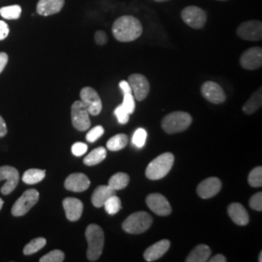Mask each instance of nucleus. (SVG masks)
Segmentation results:
<instances>
[{
  "mask_svg": "<svg viewBox=\"0 0 262 262\" xmlns=\"http://www.w3.org/2000/svg\"><path fill=\"white\" fill-rule=\"evenodd\" d=\"M219 1H227V0H219Z\"/></svg>",
  "mask_w": 262,
  "mask_h": 262,
  "instance_id": "nucleus-48",
  "label": "nucleus"
},
{
  "mask_svg": "<svg viewBox=\"0 0 262 262\" xmlns=\"http://www.w3.org/2000/svg\"><path fill=\"white\" fill-rule=\"evenodd\" d=\"M152 224V217L147 212H136L129 215L122 224V229L129 234L146 232Z\"/></svg>",
  "mask_w": 262,
  "mask_h": 262,
  "instance_id": "nucleus-5",
  "label": "nucleus"
},
{
  "mask_svg": "<svg viewBox=\"0 0 262 262\" xmlns=\"http://www.w3.org/2000/svg\"><path fill=\"white\" fill-rule=\"evenodd\" d=\"M181 18L188 27L194 29L204 28L207 21L206 12L197 6H187L182 11Z\"/></svg>",
  "mask_w": 262,
  "mask_h": 262,
  "instance_id": "nucleus-7",
  "label": "nucleus"
},
{
  "mask_svg": "<svg viewBox=\"0 0 262 262\" xmlns=\"http://www.w3.org/2000/svg\"><path fill=\"white\" fill-rule=\"evenodd\" d=\"M236 33L243 40L260 41L262 38V23L260 20L244 21L237 28Z\"/></svg>",
  "mask_w": 262,
  "mask_h": 262,
  "instance_id": "nucleus-10",
  "label": "nucleus"
},
{
  "mask_svg": "<svg viewBox=\"0 0 262 262\" xmlns=\"http://www.w3.org/2000/svg\"><path fill=\"white\" fill-rule=\"evenodd\" d=\"M64 0H39L36 6V12L40 16L48 17L59 13L63 6Z\"/></svg>",
  "mask_w": 262,
  "mask_h": 262,
  "instance_id": "nucleus-19",
  "label": "nucleus"
},
{
  "mask_svg": "<svg viewBox=\"0 0 262 262\" xmlns=\"http://www.w3.org/2000/svg\"><path fill=\"white\" fill-rule=\"evenodd\" d=\"M250 206L253 210L261 212L262 211V193L257 192L253 194L252 198L250 199Z\"/></svg>",
  "mask_w": 262,
  "mask_h": 262,
  "instance_id": "nucleus-38",
  "label": "nucleus"
},
{
  "mask_svg": "<svg viewBox=\"0 0 262 262\" xmlns=\"http://www.w3.org/2000/svg\"><path fill=\"white\" fill-rule=\"evenodd\" d=\"M156 2H165V1H169V0H154Z\"/></svg>",
  "mask_w": 262,
  "mask_h": 262,
  "instance_id": "nucleus-47",
  "label": "nucleus"
},
{
  "mask_svg": "<svg viewBox=\"0 0 262 262\" xmlns=\"http://www.w3.org/2000/svg\"><path fill=\"white\" fill-rule=\"evenodd\" d=\"M169 248H170V241L169 240L164 239V240L159 241V242L151 245L145 251L144 258H145L146 261H156L167 253Z\"/></svg>",
  "mask_w": 262,
  "mask_h": 262,
  "instance_id": "nucleus-20",
  "label": "nucleus"
},
{
  "mask_svg": "<svg viewBox=\"0 0 262 262\" xmlns=\"http://www.w3.org/2000/svg\"><path fill=\"white\" fill-rule=\"evenodd\" d=\"M71 150L75 157H82L88 150V145L82 142H77L72 146Z\"/></svg>",
  "mask_w": 262,
  "mask_h": 262,
  "instance_id": "nucleus-39",
  "label": "nucleus"
},
{
  "mask_svg": "<svg viewBox=\"0 0 262 262\" xmlns=\"http://www.w3.org/2000/svg\"><path fill=\"white\" fill-rule=\"evenodd\" d=\"M8 55L6 53H0V73L4 70V68L8 63Z\"/></svg>",
  "mask_w": 262,
  "mask_h": 262,
  "instance_id": "nucleus-42",
  "label": "nucleus"
},
{
  "mask_svg": "<svg viewBox=\"0 0 262 262\" xmlns=\"http://www.w3.org/2000/svg\"><path fill=\"white\" fill-rule=\"evenodd\" d=\"M62 205L68 221L77 222L78 220H80L84 210V205L81 200L73 197H68L63 200Z\"/></svg>",
  "mask_w": 262,
  "mask_h": 262,
  "instance_id": "nucleus-18",
  "label": "nucleus"
},
{
  "mask_svg": "<svg viewBox=\"0 0 262 262\" xmlns=\"http://www.w3.org/2000/svg\"><path fill=\"white\" fill-rule=\"evenodd\" d=\"M212 251L209 246L200 244L187 255L186 262H206L211 256Z\"/></svg>",
  "mask_w": 262,
  "mask_h": 262,
  "instance_id": "nucleus-22",
  "label": "nucleus"
},
{
  "mask_svg": "<svg viewBox=\"0 0 262 262\" xmlns=\"http://www.w3.org/2000/svg\"><path fill=\"white\" fill-rule=\"evenodd\" d=\"M146 203L150 210L157 215L165 216L172 212L168 200L160 193H150L146 198Z\"/></svg>",
  "mask_w": 262,
  "mask_h": 262,
  "instance_id": "nucleus-13",
  "label": "nucleus"
},
{
  "mask_svg": "<svg viewBox=\"0 0 262 262\" xmlns=\"http://www.w3.org/2000/svg\"><path fill=\"white\" fill-rule=\"evenodd\" d=\"M227 213L232 220V222L237 225H247L250 222V216L246 208L240 203H232L228 206Z\"/></svg>",
  "mask_w": 262,
  "mask_h": 262,
  "instance_id": "nucleus-21",
  "label": "nucleus"
},
{
  "mask_svg": "<svg viewBox=\"0 0 262 262\" xmlns=\"http://www.w3.org/2000/svg\"><path fill=\"white\" fill-rule=\"evenodd\" d=\"M262 105V94L261 89H259L258 91H256L254 94L250 97V99L246 102L243 106V111L251 115L254 112H256Z\"/></svg>",
  "mask_w": 262,
  "mask_h": 262,
  "instance_id": "nucleus-25",
  "label": "nucleus"
},
{
  "mask_svg": "<svg viewBox=\"0 0 262 262\" xmlns=\"http://www.w3.org/2000/svg\"><path fill=\"white\" fill-rule=\"evenodd\" d=\"M222 189V182L219 178H211L203 180L197 187L198 195L203 199H209L215 196Z\"/></svg>",
  "mask_w": 262,
  "mask_h": 262,
  "instance_id": "nucleus-16",
  "label": "nucleus"
},
{
  "mask_svg": "<svg viewBox=\"0 0 262 262\" xmlns=\"http://www.w3.org/2000/svg\"><path fill=\"white\" fill-rule=\"evenodd\" d=\"M9 26L5 21L0 20V41L4 40L5 38L7 37L9 35Z\"/></svg>",
  "mask_w": 262,
  "mask_h": 262,
  "instance_id": "nucleus-41",
  "label": "nucleus"
},
{
  "mask_svg": "<svg viewBox=\"0 0 262 262\" xmlns=\"http://www.w3.org/2000/svg\"><path fill=\"white\" fill-rule=\"evenodd\" d=\"M46 176V171L41 169H29L24 173L23 181L28 185H34L40 183Z\"/></svg>",
  "mask_w": 262,
  "mask_h": 262,
  "instance_id": "nucleus-28",
  "label": "nucleus"
},
{
  "mask_svg": "<svg viewBox=\"0 0 262 262\" xmlns=\"http://www.w3.org/2000/svg\"><path fill=\"white\" fill-rule=\"evenodd\" d=\"M21 15L19 5H10L0 8V16L5 19H18Z\"/></svg>",
  "mask_w": 262,
  "mask_h": 262,
  "instance_id": "nucleus-30",
  "label": "nucleus"
},
{
  "mask_svg": "<svg viewBox=\"0 0 262 262\" xmlns=\"http://www.w3.org/2000/svg\"><path fill=\"white\" fill-rule=\"evenodd\" d=\"M71 121L77 130H88L91 126L90 113L81 100L75 101L71 107Z\"/></svg>",
  "mask_w": 262,
  "mask_h": 262,
  "instance_id": "nucleus-8",
  "label": "nucleus"
},
{
  "mask_svg": "<svg viewBox=\"0 0 262 262\" xmlns=\"http://www.w3.org/2000/svg\"><path fill=\"white\" fill-rule=\"evenodd\" d=\"M240 64L247 70H255L262 66V49L253 47L244 52L240 57Z\"/></svg>",
  "mask_w": 262,
  "mask_h": 262,
  "instance_id": "nucleus-15",
  "label": "nucleus"
},
{
  "mask_svg": "<svg viewBox=\"0 0 262 262\" xmlns=\"http://www.w3.org/2000/svg\"><path fill=\"white\" fill-rule=\"evenodd\" d=\"M64 253L60 250H54L40 258V262H62L64 260Z\"/></svg>",
  "mask_w": 262,
  "mask_h": 262,
  "instance_id": "nucleus-35",
  "label": "nucleus"
},
{
  "mask_svg": "<svg viewBox=\"0 0 262 262\" xmlns=\"http://www.w3.org/2000/svg\"><path fill=\"white\" fill-rule=\"evenodd\" d=\"M39 200V192L36 189H28L23 193V195L15 202L12 207V215L15 216L25 215L28 211L34 206Z\"/></svg>",
  "mask_w": 262,
  "mask_h": 262,
  "instance_id": "nucleus-6",
  "label": "nucleus"
},
{
  "mask_svg": "<svg viewBox=\"0 0 262 262\" xmlns=\"http://www.w3.org/2000/svg\"><path fill=\"white\" fill-rule=\"evenodd\" d=\"M80 97L90 115L97 116L100 114L102 110V101L94 89L91 86H84L80 93Z\"/></svg>",
  "mask_w": 262,
  "mask_h": 262,
  "instance_id": "nucleus-9",
  "label": "nucleus"
},
{
  "mask_svg": "<svg viewBox=\"0 0 262 262\" xmlns=\"http://www.w3.org/2000/svg\"><path fill=\"white\" fill-rule=\"evenodd\" d=\"M192 118L186 112H173L165 116L161 122L163 130L168 134H175L187 130L191 124Z\"/></svg>",
  "mask_w": 262,
  "mask_h": 262,
  "instance_id": "nucleus-4",
  "label": "nucleus"
},
{
  "mask_svg": "<svg viewBox=\"0 0 262 262\" xmlns=\"http://www.w3.org/2000/svg\"><path fill=\"white\" fill-rule=\"evenodd\" d=\"M209 261L211 262H226L227 259L224 254H215L212 258H209Z\"/></svg>",
  "mask_w": 262,
  "mask_h": 262,
  "instance_id": "nucleus-44",
  "label": "nucleus"
},
{
  "mask_svg": "<svg viewBox=\"0 0 262 262\" xmlns=\"http://www.w3.org/2000/svg\"><path fill=\"white\" fill-rule=\"evenodd\" d=\"M120 89L122 90L123 94V100L121 104L122 107L131 115L135 110V102H134V96L131 92V88L127 81H122L120 83Z\"/></svg>",
  "mask_w": 262,
  "mask_h": 262,
  "instance_id": "nucleus-24",
  "label": "nucleus"
},
{
  "mask_svg": "<svg viewBox=\"0 0 262 262\" xmlns=\"http://www.w3.org/2000/svg\"><path fill=\"white\" fill-rule=\"evenodd\" d=\"M146 140H147V131L144 128H138L134 132L132 137V143L136 148L138 149L143 148L145 146Z\"/></svg>",
  "mask_w": 262,
  "mask_h": 262,
  "instance_id": "nucleus-34",
  "label": "nucleus"
},
{
  "mask_svg": "<svg viewBox=\"0 0 262 262\" xmlns=\"http://www.w3.org/2000/svg\"><path fill=\"white\" fill-rule=\"evenodd\" d=\"M129 184V176L126 173L119 172L114 174L111 178L109 179L108 186L112 187L114 190H121L124 187H127Z\"/></svg>",
  "mask_w": 262,
  "mask_h": 262,
  "instance_id": "nucleus-27",
  "label": "nucleus"
},
{
  "mask_svg": "<svg viewBox=\"0 0 262 262\" xmlns=\"http://www.w3.org/2000/svg\"><path fill=\"white\" fill-rule=\"evenodd\" d=\"M128 84L131 92L136 100H144L150 93V83L148 79L142 74H132L128 77Z\"/></svg>",
  "mask_w": 262,
  "mask_h": 262,
  "instance_id": "nucleus-11",
  "label": "nucleus"
},
{
  "mask_svg": "<svg viewBox=\"0 0 262 262\" xmlns=\"http://www.w3.org/2000/svg\"><path fill=\"white\" fill-rule=\"evenodd\" d=\"M46 244H47V241L45 238H43V237L35 238L24 248V253L26 255H30V254L37 253L38 251H40L41 249H43L46 246Z\"/></svg>",
  "mask_w": 262,
  "mask_h": 262,
  "instance_id": "nucleus-31",
  "label": "nucleus"
},
{
  "mask_svg": "<svg viewBox=\"0 0 262 262\" xmlns=\"http://www.w3.org/2000/svg\"><path fill=\"white\" fill-rule=\"evenodd\" d=\"M112 32L115 39L119 42H132L142 35L143 26L137 18L124 15L114 21Z\"/></svg>",
  "mask_w": 262,
  "mask_h": 262,
  "instance_id": "nucleus-1",
  "label": "nucleus"
},
{
  "mask_svg": "<svg viewBox=\"0 0 262 262\" xmlns=\"http://www.w3.org/2000/svg\"><path fill=\"white\" fill-rule=\"evenodd\" d=\"M91 186V181L83 173H73L66 178L64 187L74 192H82Z\"/></svg>",
  "mask_w": 262,
  "mask_h": 262,
  "instance_id": "nucleus-17",
  "label": "nucleus"
},
{
  "mask_svg": "<svg viewBox=\"0 0 262 262\" xmlns=\"http://www.w3.org/2000/svg\"><path fill=\"white\" fill-rule=\"evenodd\" d=\"M127 142H128V138L125 134L123 133L117 134L107 142V149L113 151L122 150L123 148L126 147Z\"/></svg>",
  "mask_w": 262,
  "mask_h": 262,
  "instance_id": "nucleus-29",
  "label": "nucleus"
},
{
  "mask_svg": "<svg viewBox=\"0 0 262 262\" xmlns=\"http://www.w3.org/2000/svg\"><path fill=\"white\" fill-rule=\"evenodd\" d=\"M116 190H114L112 187L109 186H99L96 187L92 196V202L94 206L100 208L103 207L104 203L110 196L115 194Z\"/></svg>",
  "mask_w": 262,
  "mask_h": 262,
  "instance_id": "nucleus-23",
  "label": "nucleus"
},
{
  "mask_svg": "<svg viewBox=\"0 0 262 262\" xmlns=\"http://www.w3.org/2000/svg\"><path fill=\"white\" fill-rule=\"evenodd\" d=\"M85 238L89 244L86 256L90 261H96L104 248V232L102 228L97 225H90L85 229Z\"/></svg>",
  "mask_w": 262,
  "mask_h": 262,
  "instance_id": "nucleus-2",
  "label": "nucleus"
},
{
  "mask_svg": "<svg viewBox=\"0 0 262 262\" xmlns=\"http://www.w3.org/2000/svg\"><path fill=\"white\" fill-rule=\"evenodd\" d=\"M5 180V184L1 187V192L4 195L10 194L19 184V171L12 166H1L0 167V182Z\"/></svg>",
  "mask_w": 262,
  "mask_h": 262,
  "instance_id": "nucleus-12",
  "label": "nucleus"
},
{
  "mask_svg": "<svg viewBox=\"0 0 262 262\" xmlns=\"http://www.w3.org/2000/svg\"><path fill=\"white\" fill-rule=\"evenodd\" d=\"M115 115L118 119V122L121 124H126L129 121V114L122 107V105L118 106L115 109Z\"/></svg>",
  "mask_w": 262,
  "mask_h": 262,
  "instance_id": "nucleus-37",
  "label": "nucleus"
},
{
  "mask_svg": "<svg viewBox=\"0 0 262 262\" xmlns=\"http://www.w3.org/2000/svg\"><path fill=\"white\" fill-rule=\"evenodd\" d=\"M3 204H4V201L0 198V210H1V208L3 207Z\"/></svg>",
  "mask_w": 262,
  "mask_h": 262,
  "instance_id": "nucleus-45",
  "label": "nucleus"
},
{
  "mask_svg": "<svg viewBox=\"0 0 262 262\" xmlns=\"http://www.w3.org/2000/svg\"><path fill=\"white\" fill-rule=\"evenodd\" d=\"M249 185L251 187H260L262 186V167L258 166L251 171L248 178Z\"/></svg>",
  "mask_w": 262,
  "mask_h": 262,
  "instance_id": "nucleus-33",
  "label": "nucleus"
},
{
  "mask_svg": "<svg viewBox=\"0 0 262 262\" xmlns=\"http://www.w3.org/2000/svg\"><path fill=\"white\" fill-rule=\"evenodd\" d=\"M201 94L209 102L214 104L224 103L226 99L223 88L212 81H208L202 84Z\"/></svg>",
  "mask_w": 262,
  "mask_h": 262,
  "instance_id": "nucleus-14",
  "label": "nucleus"
},
{
  "mask_svg": "<svg viewBox=\"0 0 262 262\" xmlns=\"http://www.w3.org/2000/svg\"><path fill=\"white\" fill-rule=\"evenodd\" d=\"M258 261H262V252H260V253H259V258H258Z\"/></svg>",
  "mask_w": 262,
  "mask_h": 262,
  "instance_id": "nucleus-46",
  "label": "nucleus"
},
{
  "mask_svg": "<svg viewBox=\"0 0 262 262\" xmlns=\"http://www.w3.org/2000/svg\"><path fill=\"white\" fill-rule=\"evenodd\" d=\"M7 134V125L3 118L0 116V138L4 137Z\"/></svg>",
  "mask_w": 262,
  "mask_h": 262,
  "instance_id": "nucleus-43",
  "label": "nucleus"
},
{
  "mask_svg": "<svg viewBox=\"0 0 262 262\" xmlns=\"http://www.w3.org/2000/svg\"><path fill=\"white\" fill-rule=\"evenodd\" d=\"M94 41L99 46H103L105 44H107L108 36H107L106 32L103 30H97L94 34Z\"/></svg>",
  "mask_w": 262,
  "mask_h": 262,
  "instance_id": "nucleus-40",
  "label": "nucleus"
},
{
  "mask_svg": "<svg viewBox=\"0 0 262 262\" xmlns=\"http://www.w3.org/2000/svg\"><path fill=\"white\" fill-rule=\"evenodd\" d=\"M103 206L109 215H115L122 209V201L116 194H114L106 200Z\"/></svg>",
  "mask_w": 262,
  "mask_h": 262,
  "instance_id": "nucleus-32",
  "label": "nucleus"
},
{
  "mask_svg": "<svg viewBox=\"0 0 262 262\" xmlns=\"http://www.w3.org/2000/svg\"><path fill=\"white\" fill-rule=\"evenodd\" d=\"M107 151L103 147L96 148L94 150H92L85 158L84 159V163L88 166H94L97 165L100 162H102L104 159H106Z\"/></svg>",
  "mask_w": 262,
  "mask_h": 262,
  "instance_id": "nucleus-26",
  "label": "nucleus"
},
{
  "mask_svg": "<svg viewBox=\"0 0 262 262\" xmlns=\"http://www.w3.org/2000/svg\"><path fill=\"white\" fill-rule=\"evenodd\" d=\"M104 134V128L101 125H97L94 127L93 129L88 132L86 136H85V139L88 142H91V143H94L96 140H98L102 135Z\"/></svg>",
  "mask_w": 262,
  "mask_h": 262,
  "instance_id": "nucleus-36",
  "label": "nucleus"
},
{
  "mask_svg": "<svg viewBox=\"0 0 262 262\" xmlns=\"http://www.w3.org/2000/svg\"><path fill=\"white\" fill-rule=\"evenodd\" d=\"M175 158L171 152H164L149 163L146 169V177L152 181L164 178L173 167Z\"/></svg>",
  "mask_w": 262,
  "mask_h": 262,
  "instance_id": "nucleus-3",
  "label": "nucleus"
}]
</instances>
